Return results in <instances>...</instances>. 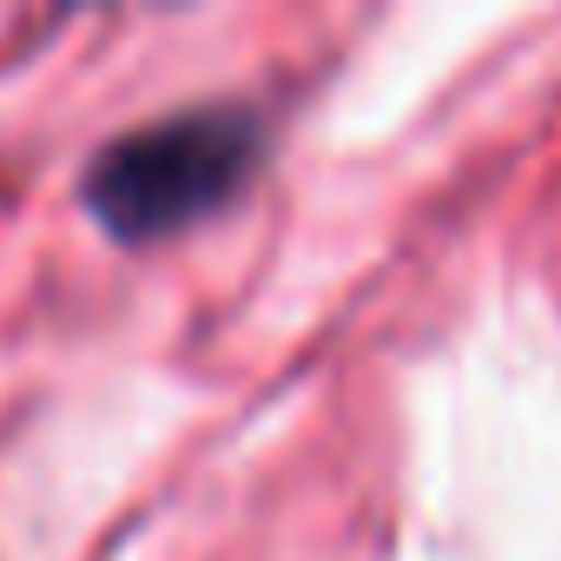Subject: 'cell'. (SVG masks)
Listing matches in <instances>:
<instances>
[{"label":"cell","mask_w":561,"mask_h":561,"mask_svg":"<svg viewBox=\"0 0 561 561\" xmlns=\"http://www.w3.org/2000/svg\"><path fill=\"white\" fill-rule=\"evenodd\" d=\"M264 165V119L251 106H185L172 119L106 139L80 172V205L119 244H159L218 218Z\"/></svg>","instance_id":"cell-1"}]
</instances>
